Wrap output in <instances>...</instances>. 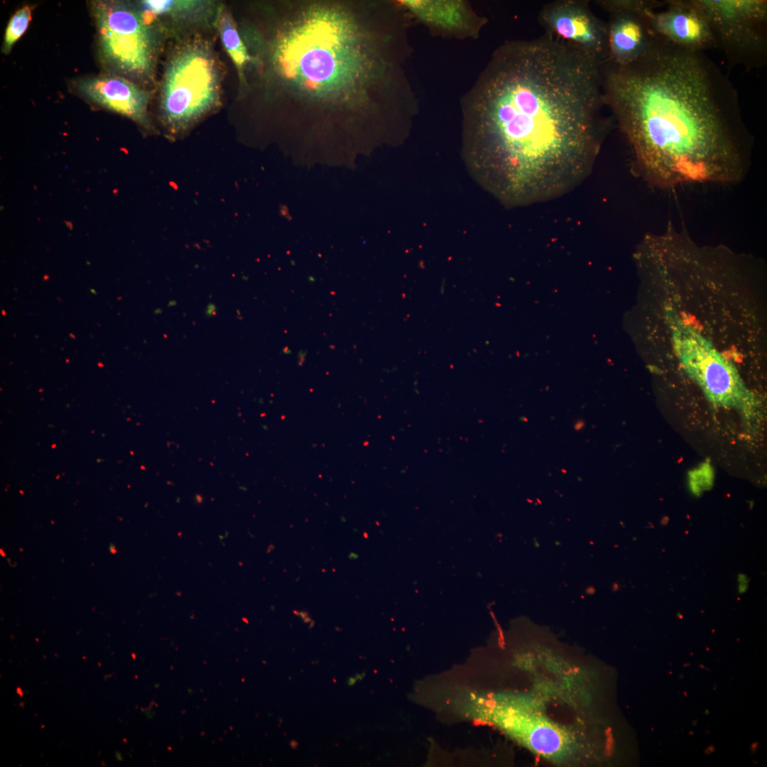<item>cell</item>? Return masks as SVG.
Instances as JSON below:
<instances>
[{"instance_id":"obj_9","label":"cell","mask_w":767,"mask_h":767,"mask_svg":"<svg viewBox=\"0 0 767 767\" xmlns=\"http://www.w3.org/2000/svg\"><path fill=\"white\" fill-rule=\"evenodd\" d=\"M651 32L679 47L705 52L716 49L707 17L695 0H668L661 11H646Z\"/></svg>"},{"instance_id":"obj_18","label":"cell","mask_w":767,"mask_h":767,"mask_svg":"<svg viewBox=\"0 0 767 767\" xmlns=\"http://www.w3.org/2000/svg\"><path fill=\"white\" fill-rule=\"evenodd\" d=\"M691 489L695 494L705 490L711 484L707 469L701 468L691 477Z\"/></svg>"},{"instance_id":"obj_19","label":"cell","mask_w":767,"mask_h":767,"mask_svg":"<svg viewBox=\"0 0 767 767\" xmlns=\"http://www.w3.org/2000/svg\"><path fill=\"white\" fill-rule=\"evenodd\" d=\"M738 581L739 592L744 593L748 588V577L745 575H739Z\"/></svg>"},{"instance_id":"obj_5","label":"cell","mask_w":767,"mask_h":767,"mask_svg":"<svg viewBox=\"0 0 767 767\" xmlns=\"http://www.w3.org/2000/svg\"><path fill=\"white\" fill-rule=\"evenodd\" d=\"M100 58L112 75L141 87L154 82L165 29L146 20L137 4L99 0L92 3Z\"/></svg>"},{"instance_id":"obj_12","label":"cell","mask_w":767,"mask_h":767,"mask_svg":"<svg viewBox=\"0 0 767 767\" xmlns=\"http://www.w3.org/2000/svg\"><path fill=\"white\" fill-rule=\"evenodd\" d=\"M489 717L495 724L526 746L546 756H558L565 752L567 741L555 727L537 715L499 705Z\"/></svg>"},{"instance_id":"obj_1","label":"cell","mask_w":767,"mask_h":767,"mask_svg":"<svg viewBox=\"0 0 767 767\" xmlns=\"http://www.w3.org/2000/svg\"><path fill=\"white\" fill-rule=\"evenodd\" d=\"M238 26L262 104L295 128H386L415 111L404 70L410 15L398 1L256 3Z\"/></svg>"},{"instance_id":"obj_13","label":"cell","mask_w":767,"mask_h":767,"mask_svg":"<svg viewBox=\"0 0 767 767\" xmlns=\"http://www.w3.org/2000/svg\"><path fill=\"white\" fill-rule=\"evenodd\" d=\"M137 5L173 34L216 26L222 7L207 0H143Z\"/></svg>"},{"instance_id":"obj_15","label":"cell","mask_w":767,"mask_h":767,"mask_svg":"<svg viewBox=\"0 0 767 767\" xmlns=\"http://www.w3.org/2000/svg\"><path fill=\"white\" fill-rule=\"evenodd\" d=\"M216 26L224 50L237 71L239 94L243 97L249 90L246 72L255 65L256 59L249 53L233 17L223 6L219 13Z\"/></svg>"},{"instance_id":"obj_20","label":"cell","mask_w":767,"mask_h":767,"mask_svg":"<svg viewBox=\"0 0 767 767\" xmlns=\"http://www.w3.org/2000/svg\"><path fill=\"white\" fill-rule=\"evenodd\" d=\"M584 425H585V423H584V422L583 420H578L575 424L574 428L576 430H580L584 428Z\"/></svg>"},{"instance_id":"obj_8","label":"cell","mask_w":767,"mask_h":767,"mask_svg":"<svg viewBox=\"0 0 767 767\" xmlns=\"http://www.w3.org/2000/svg\"><path fill=\"white\" fill-rule=\"evenodd\" d=\"M538 20L545 33L602 63L607 59L606 23L593 13L588 1L560 0L546 4Z\"/></svg>"},{"instance_id":"obj_10","label":"cell","mask_w":767,"mask_h":767,"mask_svg":"<svg viewBox=\"0 0 767 767\" xmlns=\"http://www.w3.org/2000/svg\"><path fill=\"white\" fill-rule=\"evenodd\" d=\"M75 88L88 101L124 116L146 129H152L148 107L150 90L114 75L78 79Z\"/></svg>"},{"instance_id":"obj_17","label":"cell","mask_w":767,"mask_h":767,"mask_svg":"<svg viewBox=\"0 0 767 767\" xmlns=\"http://www.w3.org/2000/svg\"><path fill=\"white\" fill-rule=\"evenodd\" d=\"M31 19V9L24 6L18 9L10 18L5 31L1 51L9 54L15 43L26 31Z\"/></svg>"},{"instance_id":"obj_2","label":"cell","mask_w":767,"mask_h":767,"mask_svg":"<svg viewBox=\"0 0 767 767\" xmlns=\"http://www.w3.org/2000/svg\"><path fill=\"white\" fill-rule=\"evenodd\" d=\"M602 65L548 33L495 50L463 99V146L502 202L558 197L590 173L611 124Z\"/></svg>"},{"instance_id":"obj_16","label":"cell","mask_w":767,"mask_h":767,"mask_svg":"<svg viewBox=\"0 0 767 767\" xmlns=\"http://www.w3.org/2000/svg\"><path fill=\"white\" fill-rule=\"evenodd\" d=\"M594 2L609 13L622 11L643 13L667 4V1L658 0H599Z\"/></svg>"},{"instance_id":"obj_4","label":"cell","mask_w":767,"mask_h":767,"mask_svg":"<svg viewBox=\"0 0 767 767\" xmlns=\"http://www.w3.org/2000/svg\"><path fill=\"white\" fill-rule=\"evenodd\" d=\"M222 72L214 50L199 36L178 43L163 71L159 97L161 120L178 135L221 104Z\"/></svg>"},{"instance_id":"obj_14","label":"cell","mask_w":767,"mask_h":767,"mask_svg":"<svg viewBox=\"0 0 767 767\" xmlns=\"http://www.w3.org/2000/svg\"><path fill=\"white\" fill-rule=\"evenodd\" d=\"M644 13L626 11L609 13L606 61L625 65L644 55L652 37Z\"/></svg>"},{"instance_id":"obj_7","label":"cell","mask_w":767,"mask_h":767,"mask_svg":"<svg viewBox=\"0 0 767 767\" xmlns=\"http://www.w3.org/2000/svg\"><path fill=\"white\" fill-rule=\"evenodd\" d=\"M716 48L729 67L759 69L767 62V1L695 0Z\"/></svg>"},{"instance_id":"obj_3","label":"cell","mask_w":767,"mask_h":767,"mask_svg":"<svg viewBox=\"0 0 767 767\" xmlns=\"http://www.w3.org/2000/svg\"><path fill=\"white\" fill-rule=\"evenodd\" d=\"M605 104L631 148L633 168L649 185L736 183L752 163L754 138L738 93L705 52L652 33L635 62L601 67Z\"/></svg>"},{"instance_id":"obj_6","label":"cell","mask_w":767,"mask_h":767,"mask_svg":"<svg viewBox=\"0 0 767 767\" xmlns=\"http://www.w3.org/2000/svg\"><path fill=\"white\" fill-rule=\"evenodd\" d=\"M673 347L687 375L712 403L743 413L753 412L756 398L736 367L697 329L668 312Z\"/></svg>"},{"instance_id":"obj_21","label":"cell","mask_w":767,"mask_h":767,"mask_svg":"<svg viewBox=\"0 0 767 767\" xmlns=\"http://www.w3.org/2000/svg\"><path fill=\"white\" fill-rule=\"evenodd\" d=\"M18 692L19 694H21V695H22V692L20 688H18Z\"/></svg>"},{"instance_id":"obj_11","label":"cell","mask_w":767,"mask_h":767,"mask_svg":"<svg viewBox=\"0 0 767 767\" xmlns=\"http://www.w3.org/2000/svg\"><path fill=\"white\" fill-rule=\"evenodd\" d=\"M412 16L432 31L455 38H477L487 19L463 1L400 0Z\"/></svg>"}]
</instances>
